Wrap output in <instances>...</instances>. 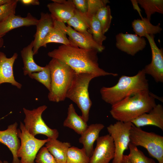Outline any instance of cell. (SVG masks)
Segmentation results:
<instances>
[{
  "instance_id": "1",
  "label": "cell",
  "mask_w": 163,
  "mask_h": 163,
  "mask_svg": "<svg viewBox=\"0 0 163 163\" xmlns=\"http://www.w3.org/2000/svg\"><path fill=\"white\" fill-rule=\"evenodd\" d=\"M96 50H89L71 45H62L49 52V56L67 64L76 73H88L96 77L107 75L117 76L118 74L109 72L100 68Z\"/></svg>"
},
{
  "instance_id": "35",
  "label": "cell",
  "mask_w": 163,
  "mask_h": 163,
  "mask_svg": "<svg viewBox=\"0 0 163 163\" xmlns=\"http://www.w3.org/2000/svg\"><path fill=\"white\" fill-rule=\"evenodd\" d=\"M35 162L36 163H57L46 147H42L38 152Z\"/></svg>"
},
{
  "instance_id": "29",
  "label": "cell",
  "mask_w": 163,
  "mask_h": 163,
  "mask_svg": "<svg viewBox=\"0 0 163 163\" xmlns=\"http://www.w3.org/2000/svg\"><path fill=\"white\" fill-rule=\"evenodd\" d=\"M88 8L87 13L83 14L78 12L88 27L90 20L95 16L101 8L110 3L108 0H88Z\"/></svg>"
},
{
  "instance_id": "38",
  "label": "cell",
  "mask_w": 163,
  "mask_h": 163,
  "mask_svg": "<svg viewBox=\"0 0 163 163\" xmlns=\"http://www.w3.org/2000/svg\"><path fill=\"white\" fill-rule=\"evenodd\" d=\"M131 2L132 3L133 9L136 10L138 12L141 18H142L143 17L141 14V10L138 5V3L137 0H131Z\"/></svg>"
},
{
  "instance_id": "36",
  "label": "cell",
  "mask_w": 163,
  "mask_h": 163,
  "mask_svg": "<svg viewBox=\"0 0 163 163\" xmlns=\"http://www.w3.org/2000/svg\"><path fill=\"white\" fill-rule=\"evenodd\" d=\"M75 9L79 12L86 14L88 8V0H72Z\"/></svg>"
},
{
  "instance_id": "9",
  "label": "cell",
  "mask_w": 163,
  "mask_h": 163,
  "mask_svg": "<svg viewBox=\"0 0 163 163\" xmlns=\"http://www.w3.org/2000/svg\"><path fill=\"white\" fill-rule=\"evenodd\" d=\"M133 125L131 122L117 121L107 127L109 134L113 140L115 148L112 163H121L124 152L129 148L130 132Z\"/></svg>"
},
{
  "instance_id": "24",
  "label": "cell",
  "mask_w": 163,
  "mask_h": 163,
  "mask_svg": "<svg viewBox=\"0 0 163 163\" xmlns=\"http://www.w3.org/2000/svg\"><path fill=\"white\" fill-rule=\"evenodd\" d=\"M45 144L57 163H66L67 152L71 147L70 143L62 142L57 139H49Z\"/></svg>"
},
{
  "instance_id": "41",
  "label": "cell",
  "mask_w": 163,
  "mask_h": 163,
  "mask_svg": "<svg viewBox=\"0 0 163 163\" xmlns=\"http://www.w3.org/2000/svg\"><path fill=\"white\" fill-rule=\"evenodd\" d=\"M2 37L0 36V48L2 47L4 44V40Z\"/></svg>"
},
{
  "instance_id": "5",
  "label": "cell",
  "mask_w": 163,
  "mask_h": 163,
  "mask_svg": "<svg viewBox=\"0 0 163 163\" xmlns=\"http://www.w3.org/2000/svg\"><path fill=\"white\" fill-rule=\"evenodd\" d=\"M96 77L91 74L75 73L66 94V98L75 102L80 109L81 116L86 122L88 120L92 104L88 91L89 85L91 81Z\"/></svg>"
},
{
  "instance_id": "20",
  "label": "cell",
  "mask_w": 163,
  "mask_h": 163,
  "mask_svg": "<svg viewBox=\"0 0 163 163\" xmlns=\"http://www.w3.org/2000/svg\"><path fill=\"white\" fill-rule=\"evenodd\" d=\"M104 127L101 123H96L90 125L81 135L79 139L80 143L83 145L87 156L90 158L93 152L94 144L99 137L100 131Z\"/></svg>"
},
{
  "instance_id": "37",
  "label": "cell",
  "mask_w": 163,
  "mask_h": 163,
  "mask_svg": "<svg viewBox=\"0 0 163 163\" xmlns=\"http://www.w3.org/2000/svg\"><path fill=\"white\" fill-rule=\"evenodd\" d=\"M20 2L25 5H39V1L38 0H21Z\"/></svg>"
},
{
  "instance_id": "7",
  "label": "cell",
  "mask_w": 163,
  "mask_h": 163,
  "mask_svg": "<svg viewBox=\"0 0 163 163\" xmlns=\"http://www.w3.org/2000/svg\"><path fill=\"white\" fill-rule=\"evenodd\" d=\"M19 128L18 129V134L21 142L17 154L18 157L21 158L20 163H35L38 152L49 139L41 140L36 138L28 132L21 122Z\"/></svg>"
},
{
  "instance_id": "12",
  "label": "cell",
  "mask_w": 163,
  "mask_h": 163,
  "mask_svg": "<svg viewBox=\"0 0 163 163\" xmlns=\"http://www.w3.org/2000/svg\"><path fill=\"white\" fill-rule=\"evenodd\" d=\"M55 22L68 36L70 45L86 50H96L98 52L104 50V46L99 45L94 40L88 38L65 23L55 21Z\"/></svg>"
},
{
  "instance_id": "8",
  "label": "cell",
  "mask_w": 163,
  "mask_h": 163,
  "mask_svg": "<svg viewBox=\"0 0 163 163\" xmlns=\"http://www.w3.org/2000/svg\"><path fill=\"white\" fill-rule=\"evenodd\" d=\"M47 108L45 105L32 110L23 108L25 116L24 125L28 132L34 136L42 134L46 136L49 139H57L59 135L57 130L49 127L42 117V113Z\"/></svg>"
},
{
  "instance_id": "10",
  "label": "cell",
  "mask_w": 163,
  "mask_h": 163,
  "mask_svg": "<svg viewBox=\"0 0 163 163\" xmlns=\"http://www.w3.org/2000/svg\"><path fill=\"white\" fill-rule=\"evenodd\" d=\"M152 52L151 63L143 69L146 74L151 75L157 82H163V51L157 46L153 35H146Z\"/></svg>"
},
{
  "instance_id": "4",
  "label": "cell",
  "mask_w": 163,
  "mask_h": 163,
  "mask_svg": "<svg viewBox=\"0 0 163 163\" xmlns=\"http://www.w3.org/2000/svg\"><path fill=\"white\" fill-rule=\"evenodd\" d=\"M48 65L51 76L48 98L54 102L64 101L75 72L67 64L56 59L52 58Z\"/></svg>"
},
{
  "instance_id": "27",
  "label": "cell",
  "mask_w": 163,
  "mask_h": 163,
  "mask_svg": "<svg viewBox=\"0 0 163 163\" xmlns=\"http://www.w3.org/2000/svg\"><path fill=\"white\" fill-rule=\"evenodd\" d=\"M90 158L83 148L71 146L67 152L66 163H89Z\"/></svg>"
},
{
  "instance_id": "11",
  "label": "cell",
  "mask_w": 163,
  "mask_h": 163,
  "mask_svg": "<svg viewBox=\"0 0 163 163\" xmlns=\"http://www.w3.org/2000/svg\"><path fill=\"white\" fill-rule=\"evenodd\" d=\"M96 141V145L90 158L89 163H109L115 154V146L112 137L107 134L99 137Z\"/></svg>"
},
{
  "instance_id": "30",
  "label": "cell",
  "mask_w": 163,
  "mask_h": 163,
  "mask_svg": "<svg viewBox=\"0 0 163 163\" xmlns=\"http://www.w3.org/2000/svg\"><path fill=\"white\" fill-rule=\"evenodd\" d=\"M88 31L91 34L94 41L102 46L103 43L107 37L103 34L101 24L95 16L90 20Z\"/></svg>"
},
{
  "instance_id": "15",
  "label": "cell",
  "mask_w": 163,
  "mask_h": 163,
  "mask_svg": "<svg viewBox=\"0 0 163 163\" xmlns=\"http://www.w3.org/2000/svg\"><path fill=\"white\" fill-rule=\"evenodd\" d=\"M54 22L50 14L43 12L41 13L40 19L36 25V31L33 40L34 55L37 53L44 39L53 28Z\"/></svg>"
},
{
  "instance_id": "6",
  "label": "cell",
  "mask_w": 163,
  "mask_h": 163,
  "mask_svg": "<svg viewBox=\"0 0 163 163\" xmlns=\"http://www.w3.org/2000/svg\"><path fill=\"white\" fill-rule=\"evenodd\" d=\"M130 142L145 148L149 155L158 163H163V136L153 132L145 131L133 124L130 132Z\"/></svg>"
},
{
  "instance_id": "13",
  "label": "cell",
  "mask_w": 163,
  "mask_h": 163,
  "mask_svg": "<svg viewBox=\"0 0 163 163\" xmlns=\"http://www.w3.org/2000/svg\"><path fill=\"white\" fill-rule=\"evenodd\" d=\"M116 40L117 48L132 56L142 50L146 45L144 37L136 34L120 33L116 36Z\"/></svg>"
},
{
  "instance_id": "25",
  "label": "cell",
  "mask_w": 163,
  "mask_h": 163,
  "mask_svg": "<svg viewBox=\"0 0 163 163\" xmlns=\"http://www.w3.org/2000/svg\"><path fill=\"white\" fill-rule=\"evenodd\" d=\"M60 43L65 45H70V41L66 33L54 22L53 28L50 31L44 39L41 46L46 47L49 43Z\"/></svg>"
},
{
  "instance_id": "28",
  "label": "cell",
  "mask_w": 163,
  "mask_h": 163,
  "mask_svg": "<svg viewBox=\"0 0 163 163\" xmlns=\"http://www.w3.org/2000/svg\"><path fill=\"white\" fill-rule=\"evenodd\" d=\"M66 23L68 25L73 27L76 31L88 38L94 40L92 35L88 31L89 28L87 25L76 9L73 16Z\"/></svg>"
},
{
  "instance_id": "32",
  "label": "cell",
  "mask_w": 163,
  "mask_h": 163,
  "mask_svg": "<svg viewBox=\"0 0 163 163\" xmlns=\"http://www.w3.org/2000/svg\"><path fill=\"white\" fill-rule=\"evenodd\" d=\"M128 147L129 153L126 156L132 163H156L153 159L145 156L137 146L130 142Z\"/></svg>"
},
{
  "instance_id": "18",
  "label": "cell",
  "mask_w": 163,
  "mask_h": 163,
  "mask_svg": "<svg viewBox=\"0 0 163 163\" xmlns=\"http://www.w3.org/2000/svg\"><path fill=\"white\" fill-rule=\"evenodd\" d=\"M18 57V54L15 53L8 58L4 53L0 52V85L8 83L18 89L21 88L22 85L15 80L13 73L14 64Z\"/></svg>"
},
{
  "instance_id": "43",
  "label": "cell",
  "mask_w": 163,
  "mask_h": 163,
  "mask_svg": "<svg viewBox=\"0 0 163 163\" xmlns=\"http://www.w3.org/2000/svg\"><path fill=\"white\" fill-rule=\"evenodd\" d=\"M0 163H4L2 161L0 160Z\"/></svg>"
},
{
  "instance_id": "23",
  "label": "cell",
  "mask_w": 163,
  "mask_h": 163,
  "mask_svg": "<svg viewBox=\"0 0 163 163\" xmlns=\"http://www.w3.org/2000/svg\"><path fill=\"white\" fill-rule=\"evenodd\" d=\"M33 42L32 40L21 51V55L24 64L23 69L25 75H29L33 73L40 71L44 68V67L39 66L34 61L33 58Z\"/></svg>"
},
{
  "instance_id": "16",
  "label": "cell",
  "mask_w": 163,
  "mask_h": 163,
  "mask_svg": "<svg viewBox=\"0 0 163 163\" xmlns=\"http://www.w3.org/2000/svg\"><path fill=\"white\" fill-rule=\"evenodd\" d=\"M17 122L8 126L7 129L0 130V143L6 145L11 152L13 159L12 163H20L17 152L20 142L18 136Z\"/></svg>"
},
{
  "instance_id": "3",
  "label": "cell",
  "mask_w": 163,
  "mask_h": 163,
  "mask_svg": "<svg viewBox=\"0 0 163 163\" xmlns=\"http://www.w3.org/2000/svg\"><path fill=\"white\" fill-rule=\"evenodd\" d=\"M146 75L143 69L134 76H122L115 85L101 89L102 99L112 106L136 92L149 89Z\"/></svg>"
},
{
  "instance_id": "22",
  "label": "cell",
  "mask_w": 163,
  "mask_h": 163,
  "mask_svg": "<svg viewBox=\"0 0 163 163\" xmlns=\"http://www.w3.org/2000/svg\"><path fill=\"white\" fill-rule=\"evenodd\" d=\"M63 126L73 130L78 134L81 135L88 126L81 116L76 112L73 105L71 104L68 109L67 116L63 124Z\"/></svg>"
},
{
  "instance_id": "34",
  "label": "cell",
  "mask_w": 163,
  "mask_h": 163,
  "mask_svg": "<svg viewBox=\"0 0 163 163\" xmlns=\"http://www.w3.org/2000/svg\"><path fill=\"white\" fill-rule=\"evenodd\" d=\"M18 0H11L7 3L0 5V22L8 16L15 14Z\"/></svg>"
},
{
  "instance_id": "17",
  "label": "cell",
  "mask_w": 163,
  "mask_h": 163,
  "mask_svg": "<svg viewBox=\"0 0 163 163\" xmlns=\"http://www.w3.org/2000/svg\"><path fill=\"white\" fill-rule=\"evenodd\" d=\"M137 127L153 125L163 130V107L158 104L149 112L140 115L131 122Z\"/></svg>"
},
{
  "instance_id": "21",
  "label": "cell",
  "mask_w": 163,
  "mask_h": 163,
  "mask_svg": "<svg viewBox=\"0 0 163 163\" xmlns=\"http://www.w3.org/2000/svg\"><path fill=\"white\" fill-rule=\"evenodd\" d=\"M149 20L142 17L141 19H135L132 26L135 34L141 37H145L146 35H153L160 33L162 30L159 23L156 25L152 24Z\"/></svg>"
},
{
  "instance_id": "40",
  "label": "cell",
  "mask_w": 163,
  "mask_h": 163,
  "mask_svg": "<svg viewBox=\"0 0 163 163\" xmlns=\"http://www.w3.org/2000/svg\"><path fill=\"white\" fill-rule=\"evenodd\" d=\"M11 1V0H0V5L9 3Z\"/></svg>"
},
{
  "instance_id": "2",
  "label": "cell",
  "mask_w": 163,
  "mask_h": 163,
  "mask_svg": "<svg viewBox=\"0 0 163 163\" xmlns=\"http://www.w3.org/2000/svg\"><path fill=\"white\" fill-rule=\"evenodd\" d=\"M155 99L149 89L139 91L111 106L110 113L117 121L131 122L152 109L156 104Z\"/></svg>"
},
{
  "instance_id": "26",
  "label": "cell",
  "mask_w": 163,
  "mask_h": 163,
  "mask_svg": "<svg viewBox=\"0 0 163 163\" xmlns=\"http://www.w3.org/2000/svg\"><path fill=\"white\" fill-rule=\"evenodd\" d=\"M144 10L146 18L150 20L152 15L155 12L163 14V0H137Z\"/></svg>"
},
{
  "instance_id": "14",
  "label": "cell",
  "mask_w": 163,
  "mask_h": 163,
  "mask_svg": "<svg viewBox=\"0 0 163 163\" xmlns=\"http://www.w3.org/2000/svg\"><path fill=\"white\" fill-rule=\"evenodd\" d=\"M47 5L51 16L55 21L66 23L74 15L75 8L72 0H52Z\"/></svg>"
},
{
  "instance_id": "19",
  "label": "cell",
  "mask_w": 163,
  "mask_h": 163,
  "mask_svg": "<svg viewBox=\"0 0 163 163\" xmlns=\"http://www.w3.org/2000/svg\"><path fill=\"white\" fill-rule=\"evenodd\" d=\"M38 20L29 13L25 17L15 14L11 15L0 22V36L2 37L8 32L15 28L22 26L36 25Z\"/></svg>"
},
{
  "instance_id": "42",
  "label": "cell",
  "mask_w": 163,
  "mask_h": 163,
  "mask_svg": "<svg viewBox=\"0 0 163 163\" xmlns=\"http://www.w3.org/2000/svg\"><path fill=\"white\" fill-rule=\"evenodd\" d=\"M4 163H9L7 161H5L3 162Z\"/></svg>"
},
{
  "instance_id": "44",
  "label": "cell",
  "mask_w": 163,
  "mask_h": 163,
  "mask_svg": "<svg viewBox=\"0 0 163 163\" xmlns=\"http://www.w3.org/2000/svg\"><path fill=\"white\" fill-rule=\"evenodd\" d=\"M2 118H0V120H1Z\"/></svg>"
},
{
  "instance_id": "33",
  "label": "cell",
  "mask_w": 163,
  "mask_h": 163,
  "mask_svg": "<svg viewBox=\"0 0 163 163\" xmlns=\"http://www.w3.org/2000/svg\"><path fill=\"white\" fill-rule=\"evenodd\" d=\"M32 79H34L43 84L50 91L51 87V76L50 69L48 64L44 67L42 71L33 73L29 75Z\"/></svg>"
},
{
  "instance_id": "39",
  "label": "cell",
  "mask_w": 163,
  "mask_h": 163,
  "mask_svg": "<svg viewBox=\"0 0 163 163\" xmlns=\"http://www.w3.org/2000/svg\"><path fill=\"white\" fill-rule=\"evenodd\" d=\"M121 163H132L127 158L126 155H124Z\"/></svg>"
},
{
  "instance_id": "31",
  "label": "cell",
  "mask_w": 163,
  "mask_h": 163,
  "mask_svg": "<svg viewBox=\"0 0 163 163\" xmlns=\"http://www.w3.org/2000/svg\"><path fill=\"white\" fill-rule=\"evenodd\" d=\"M95 16L99 22L104 34L109 29L112 18L110 6L107 5L100 8Z\"/></svg>"
}]
</instances>
